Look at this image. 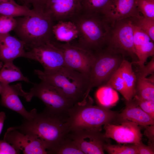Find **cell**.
<instances>
[{
  "label": "cell",
  "instance_id": "1",
  "mask_svg": "<svg viewBox=\"0 0 154 154\" xmlns=\"http://www.w3.org/2000/svg\"><path fill=\"white\" fill-rule=\"evenodd\" d=\"M68 118L45 110L40 113L37 112L32 119H24L21 125L12 127L36 136L44 145L48 153L52 154L70 132Z\"/></svg>",
  "mask_w": 154,
  "mask_h": 154
},
{
  "label": "cell",
  "instance_id": "2",
  "mask_svg": "<svg viewBox=\"0 0 154 154\" xmlns=\"http://www.w3.org/2000/svg\"><path fill=\"white\" fill-rule=\"evenodd\" d=\"M34 72L41 81L56 87L74 104L89 95L88 77L66 66L49 71L36 69Z\"/></svg>",
  "mask_w": 154,
  "mask_h": 154
},
{
  "label": "cell",
  "instance_id": "3",
  "mask_svg": "<svg viewBox=\"0 0 154 154\" xmlns=\"http://www.w3.org/2000/svg\"><path fill=\"white\" fill-rule=\"evenodd\" d=\"M71 21L78 31L76 45L94 53L104 48L110 22L104 15L84 13Z\"/></svg>",
  "mask_w": 154,
  "mask_h": 154
},
{
  "label": "cell",
  "instance_id": "4",
  "mask_svg": "<svg viewBox=\"0 0 154 154\" xmlns=\"http://www.w3.org/2000/svg\"><path fill=\"white\" fill-rule=\"evenodd\" d=\"M89 95L82 101L75 104L69 110L67 121L70 131L78 129L101 128L117 116L116 112L94 105Z\"/></svg>",
  "mask_w": 154,
  "mask_h": 154
},
{
  "label": "cell",
  "instance_id": "5",
  "mask_svg": "<svg viewBox=\"0 0 154 154\" xmlns=\"http://www.w3.org/2000/svg\"><path fill=\"white\" fill-rule=\"evenodd\" d=\"M33 12L17 21L14 29L29 47L51 40L53 21L44 10Z\"/></svg>",
  "mask_w": 154,
  "mask_h": 154
},
{
  "label": "cell",
  "instance_id": "6",
  "mask_svg": "<svg viewBox=\"0 0 154 154\" xmlns=\"http://www.w3.org/2000/svg\"><path fill=\"white\" fill-rule=\"evenodd\" d=\"M104 48L129 56L134 62L138 59L134 52L133 24L130 18L110 22Z\"/></svg>",
  "mask_w": 154,
  "mask_h": 154
},
{
  "label": "cell",
  "instance_id": "7",
  "mask_svg": "<svg viewBox=\"0 0 154 154\" xmlns=\"http://www.w3.org/2000/svg\"><path fill=\"white\" fill-rule=\"evenodd\" d=\"M29 92L22 90L20 96L28 102L34 97H38L45 104V110L54 114L68 117L69 110L75 104L65 97L57 89L52 85L41 81L34 84Z\"/></svg>",
  "mask_w": 154,
  "mask_h": 154
},
{
  "label": "cell",
  "instance_id": "8",
  "mask_svg": "<svg viewBox=\"0 0 154 154\" xmlns=\"http://www.w3.org/2000/svg\"><path fill=\"white\" fill-rule=\"evenodd\" d=\"M95 58L88 78L89 91L105 84L119 68L125 58L105 48L94 53Z\"/></svg>",
  "mask_w": 154,
  "mask_h": 154
},
{
  "label": "cell",
  "instance_id": "9",
  "mask_svg": "<svg viewBox=\"0 0 154 154\" xmlns=\"http://www.w3.org/2000/svg\"><path fill=\"white\" fill-rule=\"evenodd\" d=\"M53 42L62 54L65 66L88 77L94 60V53L70 43Z\"/></svg>",
  "mask_w": 154,
  "mask_h": 154
},
{
  "label": "cell",
  "instance_id": "10",
  "mask_svg": "<svg viewBox=\"0 0 154 154\" xmlns=\"http://www.w3.org/2000/svg\"><path fill=\"white\" fill-rule=\"evenodd\" d=\"M25 58L36 60L43 67L44 70L51 71L65 66L62 54L51 40L29 47Z\"/></svg>",
  "mask_w": 154,
  "mask_h": 154
},
{
  "label": "cell",
  "instance_id": "11",
  "mask_svg": "<svg viewBox=\"0 0 154 154\" xmlns=\"http://www.w3.org/2000/svg\"><path fill=\"white\" fill-rule=\"evenodd\" d=\"M84 154H104V145L107 138L101 128L82 129L70 131L68 134Z\"/></svg>",
  "mask_w": 154,
  "mask_h": 154
},
{
  "label": "cell",
  "instance_id": "12",
  "mask_svg": "<svg viewBox=\"0 0 154 154\" xmlns=\"http://www.w3.org/2000/svg\"><path fill=\"white\" fill-rule=\"evenodd\" d=\"M3 139L23 154H48L44 145L36 136L24 133L12 127L8 128Z\"/></svg>",
  "mask_w": 154,
  "mask_h": 154
},
{
  "label": "cell",
  "instance_id": "13",
  "mask_svg": "<svg viewBox=\"0 0 154 154\" xmlns=\"http://www.w3.org/2000/svg\"><path fill=\"white\" fill-rule=\"evenodd\" d=\"M120 125L107 123L104 125V135L121 143H137L141 142L142 134L138 125L133 122L122 121Z\"/></svg>",
  "mask_w": 154,
  "mask_h": 154
},
{
  "label": "cell",
  "instance_id": "14",
  "mask_svg": "<svg viewBox=\"0 0 154 154\" xmlns=\"http://www.w3.org/2000/svg\"><path fill=\"white\" fill-rule=\"evenodd\" d=\"M44 9L57 21L71 20L82 11L80 0H45Z\"/></svg>",
  "mask_w": 154,
  "mask_h": 154
},
{
  "label": "cell",
  "instance_id": "15",
  "mask_svg": "<svg viewBox=\"0 0 154 154\" xmlns=\"http://www.w3.org/2000/svg\"><path fill=\"white\" fill-rule=\"evenodd\" d=\"M3 84V90L0 94L1 105L17 112L24 119L28 120L32 119L37 112L36 109H34L29 112L26 110L19 97L16 85Z\"/></svg>",
  "mask_w": 154,
  "mask_h": 154
},
{
  "label": "cell",
  "instance_id": "16",
  "mask_svg": "<svg viewBox=\"0 0 154 154\" xmlns=\"http://www.w3.org/2000/svg\"><path fill=\"white\" fill-rule=\"evenodd\" d=\"M132 24L134 50L140 69L143 66L149 57L154 56V41L146 33Z\"/></svg>",
  "mask_w": 154,
  "mask_h": 154
},
{
  "label": "cell",
  "instance_id": "17",
  "mask_svg": "<svg viewBox=\"0 0 154 154\" xmlns=\"http://www.w3.org/2000/svg\"><path fill=\"white\" fill-rule=\"evenodd\" d=\"M137 0H112L104 16L109 22L137 17L140 15Z\"/></svg>",
  "mask_w": 154,
  "mask_h": 154
},
{
  "label": "cell",
  "instance_id": "18",
  "mask_svg": "<svg viewBox=\"0 0 154 154\" xmlns=\"http://www.w3.org/2000/svg\"><path fill=\"white\" fill-rule=\"evenodd\" d=\"M117 116L121 121L127 120L144 126L154 125V119L142 110L132 99Z\"/></svg>",
  "mask_w": 154,
  "mask_h": 154
},
{
  "label": "cell",
  "instance_id": "19",
  "mask_svg": "<svg viewBox=\"0 0 154 154\" xmlns=\"http://www.w3.org/2000/svg\"><path fill=\"white\" fill-rule=\"evenodd\" d=\"M52 33L58 41L64 43H70L78 36L77 27L71 20L58 21L53 25Z\"/></svg>",
  "mask_w": 154,
  "mask_h": 154
},
{
  "label": "cell",
  "instance_id": "20",
  "mask_svg": "<svg viewBox=\"0 0 154 154\" xmlns=\"http://www.w3.org/2000/svg\"><path fill=\"white\" fill-rule=\"evenodd\" d=\"M119 68L127 95V101H129L132 99L135 94L137 80L136 75L133 70L131 63L125 58Z\"/></svg>",
  "mask_w": 154,
  "mask_h": 154
},
{
  "label": "cell",
  "instance_id": "21",
  "mask_svg": "<svg viewBox=\"0 0 154 154\" xmlns=\"http://www.w3.org/2000/svg\"><path fill=\"white\" fill-rule=\"evenodd\" d=\"M18 81L29 82L28 78L23 75L20 68L15 65L13 62L4 63L0 70V82L2 84H9Z\"/></svg>",
  "mask_w": 154,
  "mask_h": 154
},
{
  "label": "cell",
  "instance_id": "22",
  "mask_svg": "<svg viewBox=\"0 0 154 154\" xmlns=\"http://www.w3.org/2000/svg\"><path fill=\"white\" fill-rule=\"evenodd\" d=\"M136 78L135 95L143 99L154 100V78L137 76Z\"/></svg>",
  "mask_w": 154,
  "mask_h": 154
},
{
  "label": "cell",
  "instance_id": "23",
  "mask_svg": "<svg viewBox=\"0 0 154 154\" xmlns=\"http://www.w3.org/2000/svg\"><path fill=\"white\" fill-rule=\"evenodd\" d=\"M98 87L96 94L98 105L108 109L115 105L119 100L118 96L116 91L104 86Z\"/></svg>",
  "mask_w": 154,
  "mask_h": 154
},
{
  "label": "cell",
  "instance_id": "24",
  "mask_svg": "<svg viewBox=\"0 0 154 154\" xmlns=\"http://www.w3.org/2000/svg\"><path fill=\"white\" fill-rule=\"evenodd\" d=\"M112 0H80L82 11L92 14L104 15Z\"/></svg>",
  "mask_w": 154,
  "mask_h": 154
},
{
  "label": "cell",
  "instance_id": "25",
  "mask_svg": "<svg viewBox=\"0 0 154 154\" xmlns=\"http://www.w3.org/2000/svg\"><path fill=\"white\" fill-rule=\"evenodd\" d=\"M33 10H31L27 6L21 5L10 3L0 4V15L13 17L25 16L31 13Z\"/></svg>",
  "mask_w": 154,
  "mask_h": 154
},
{
  "label": "cell",
  "instance_id": "26",
  "mask_svg": "<svg viewBox=\"0 0 154 154\" xmlns=\"http://www.w3.org/2000/svg\"><path fill=\"white\" fill-rule=\"evenodd\" d=\"M24 48L11 45H5L0 42V61L4 63L13 62L19 57H25Z\"/></svg>",
  "mask_w": 154,
  "mask_h": 154
},
{
  "label": "cell",
  "instance_id": "27",
  "mask_svg": "<svg viewBox=\"0 0 154 154\" xmlns=\"http://www.w3.org/2000/svg\"><path fill=\"white\" fill-rule=\"evenodd\" d=\"M52 154H84L68 135L52 152Z\"/></svg>",
  "mask_w": 154,
  "mask_h": 154
},
{
  "label": "cell",
  "instance_id": "28",
  "mask_svg": "<svg viewBox=\"0 0 154 154\" xmlns=\"http://www.w3.org/2000/svg\"><path fill=\"white\" fill-rule=\"evenodd\" d=\"M130 18L133 24L146 33L154 41V20L141 15Z\"/></svg>",
  "mask_w": 154,
  "mask_h": 154
},
{
  "label": "cell",
  "instance_id": "29",
  "mask_svg": "<svg viewBox=\"0 0 154 154\" xmlns=\"http://www.w3.org/2000/svg\"><path fill=\"white\" fill-rule=\"evenodd\" d=\"M119 68L112 75L108 81L102 86L108 87L119 92L126 101H127V95Z\"/></svg>",
  "mask_w": 154,
  "mask_h": 154
},
{
  "label": "cell",
  "instance_id": "30",
  "mask_svg": "<svg viewBox=\"0 0 154 154\" xmlns=\"http://www.w3.org/2000/svg\"><path fill=\"white\" fill-rule=\"evenodd\" d=\"M104 150L110 154H137L134 144L131 145H112L106 143Z\"/></svg>",
  "mask_w": 154,
  "mask_h": 154
},
{
  "label": "cell",
  "instance_id": "31",
  "mask_svg": "<svg viewBox=\"0 0 154 154\" xmlns=\"http://www.w3.org/2000/svg\"><path fill=\"white\" fill-rule=\"evenodd\" d=\"M137 6L143 16L154 20V0H137Z\"/></svg>",
  "mask_w": 154,
  "mask_h": 154
},
{
  "label": "cell",
  "instance_id": "32",
  "mask_svg": "<svg viewBox=\"0 0 154 154\" xmlns=\"http://www.w3.org/2000/svg\"><path fill=\"white\" fill-rule=\"evenodd\" d=\"M16 25L14 17L0 15V35L9 33L15 29Z\"/></svg>",
  "mask_w": 154,
  "mask_h": 154
},
{
  "label": "cell",
  "instance_id": "33",
  "mask_svg": "<svg viewBox=\"0 0 154 154\" xmlns=\"http://www.w3.org/2000/svg\"><path fill=\"white\" fill-rule=\"evenodd\" d=\"M132 99L142 110L154 119V100L143 99L136 95Z\"/></svg>",
  "mask_w": 154,
  "mask_h": 154
},
{
  "label": "cell",
  "instance_id": "34",
  "mask_svg": "<svg viewBox=\"0 0 154 154\" xmlns=\"http://www.w3.org/2000/svg\"><path fill=\"white\" fill-rule=\"evenodd\" d=\"M154 74V57L153 56L151 60L146 65H144L141 68L139 69L136 76L146 77L149 75Z\"/></svg>",
  "mask_w": 154,
  "mask_h": 154
},
{
  "label": "cell",
  "instance_id": "35",
  "mask_svg": "<svg viewBox=\"0 0 154 154\" xmlns=\"http://www.w3.org/2000/svg\"><path fill=\"white\" fill-rule=\"evenodd\" d=\"M20 152L4 139L0 140V154H18Z\"/></svg>",
  "mask_w": 154,
  "mask_h": 154
},
{
  "label": "cell",
  "instance_id": "36",
  "mask_svg": "<svg viewBox=\"0 0 154 154\" xmlns=\"http://www.w3.org/2000/svg\"><path fill=\"white\" fill-rule=\"evenodd\" d=\"M137 154H153L154 147L148 145H146L141 142L134 144Z\"/></svg>",
  "mask_w": 154,
  "mask_h": 154
},
{
  "label": "cell",
  "instance_id": "37",
  "mask_svg": "<svg viewBox=\"0 0 154 154\" xmlns=\"http://www.w3.org/2000/svg\"><path fill=\"white\" fill-rule=\"evenodd\" d=\"M145 129L144 134L149 140V145L154 147V125L144 126Z\"/></svg>",
  "mask_w": 154,
  "mask_h": 154
},
{
  "label": "cell",
  "instance_id": "38",
  "mask_svg": "<svg viewBox=\"0 0 154 154\" xmlns=\"http://www.w3.org/2000/svg\"><path fill=\"white\" fill-rule=\"evenodd\" d=\"M45 0H26L25 5L31 4L33 6V9L35 11L44 10V6Z\"/></svg>",
  "mask_w": 154,
  "mask_h": 154
},
{
  "label": "cell",
  "instance_id": "39",
  "mask_svg": "<svg viewBox=\"0 0 154 154\" xmlns=\"http://www.w3.org/2000/svg\"><path fill=\"white\" fill-rule=\"evenodd\" d=\"M6 116L5 113L3 112H0V135L2 132L3 126L4 121Z\"/></svg>",
  "mask_w": 154,
  "mask_h": 154
},
{
  "label": "cell",
  "instance_id": "40",
  "mask_svg": "<svg viewBox=\"0 0 154 154\" xmlns=\"http://www.w3.org/2000/svg\"><path fill=\"white\" fill-rule=\"evenodd\" d=\"M5 3H10L14 4H17L14 0H0V4Z\"/></svg>",
  "mask_w": 154,
  "mask_h": 154
},
{
  "label": "cell",
  "instance_id": "41",
  "mask_svg": "<svg viewBox=\"0 0 154 154\" xmlns=\"http://www.w3.org/2000/svg\"><path fill=\"white\" fill-rule=\"evenodd\" d=\"M3 88V84L0 82V94H1Z\"/></svg>",
  "mask_w": 154,
  "mask_h": 154
},
{
  "label": "cell",
  "instance_id": "42",
  "mask_svg": "<svg viewBox=\"0 0 154 154\" xmlns=\"http://www.w3.org/2000/svg\"><path fill=\"white\" fill-rule=\"evenodd\" d=\"M23 3H24V5L25 4L26 0H20Z\"/></svg>",
  "mask_w": 154,
  "mask_h": 154
}]
</instances>
